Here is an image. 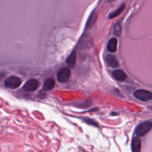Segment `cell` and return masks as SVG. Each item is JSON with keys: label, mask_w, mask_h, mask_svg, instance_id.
<instances>
[{"label": "cell", "mask_w": 152, "mask_h": 152, "mask_svg": "<svg viewBox=\"0 0 152 152\" xmlns=\"http://www.w3.org/2000/svg\"><path fill=\"white\" fill-rule=\"evenodd\" d=\"M152 123L151 121H145L137 125L135 129V133L139 137H142L147 134L151 129Z\"/></svg>", "instance_id": "cell-1"}, {"label": "cell", "mask_w": 152, "mask_h": 152, "mask_svg": "<svg viewBox=\"0 0 152 152\" xmlns=\"http://www.w3.org/2000/svg\"><path fill=\"white\" fill-rule=\"evenodd\" d=\"M134 96L137 99L143 102H148L152 99V94L150 91L144 90H136Z\"/></svg>", "instance_id": "cell-2"}, {"label": "cell", "mask_w": 152, "mask_h": 152, "mask_svg": "<svg viewBox=\"0 0 152 152\" xmlns=\"http://www.w3.org/2000/svg\"><path fill=\"white\" fill-rule=\"evenodd\" d=\"M71 74V70L68 67H64L59 69L57 74V80L60 83H65L66 82Z\"/></svg>", "instance_id": "cell-3"}, {"label": "cell", "mask_w": 152, "mask_h": 152, "mask_svg": "<svg viewBox=\"0 0 152 152\" xmlns=\"http://www.w3.org/2000/svg\"><path fill=\"white\" fill-rule=\"evenodd\" d=\"M21 83L20 79L16 76H10L5 81V86L9 88L14 89L18 87Z\"/></svg>", "instance_id": "cell-4"}, {"label": "cell", "mask_w": 152, "mask_h": 152, "mask_svg": "<svg viewBox=\"0 0 152 152\" xmlns=\"http://www.w3.org/2000/svg\"><path fill=\"white\" fill-rule=\"evenodd\" d=\"M38 81L36 80L30 79L24 84L23 89L27 91H32L36 90L38 87Z\"/></svg>", "instance_id": "cell-5"}, {"label": "cell", "mask_w": 152, "mask_h": 152, "mask_svg": "<svg viewBox=\"0 0 152 152\" xmlns=\"http://www.w3.org/2000/svg\"><path fill=\"white\" fill-rule=\"evenodd\" d=\"M132 152H140L141 140L138 137H134L131 142Z\"/></svg>", "instance_id": "cell-6"}, {"label": "cell", "mask_w": 152, "mask_h": 152, "mask_svg": "<svg viewBox=\"0 0 152 152\" xmlns=\"http://www.w3.org/2000/svg\"><path fill=\"white\" fill-rule=\"evenodd\" d=\"M106 61L107 64L112 68H116L118 66V62L116 58L112 55H107L106 56Z\"/></svg>", "instance_id": "cell-7"}, {"label": "cell", "mask_w": 152, "mask_h": 152, "mask_svg": "<svg viewBox=\"0 0 152 152\" xmlns=\"http://www.w3.org/2000/svg\"><path fill=\"white\" fill-rule=\"evenodd\" d=\"M112 75L113 77L118 81H124L126 78V75L125 73L120 69L114 70L112 72Z\"/></svg>", "instance_id": "cell-8"}, {"label": "cell", "mask_w": 152, "mask_h": 152, "mask_svg": "<svg viewBox=\"0 0 152 152\" xmlns=\"http://www.w3.org/2000/svg\"><path fill=\"white\" fill-rule=\"evenodd\" d=\"M117 43H118V40L116 38L110 39L107 45V48L108 50L111 52H115L117 48Z\"/></svg>", "instance_id": "cell-9"}, {"label": "cell", "mask_w": 152, "mask_h": 152, "mask_svg": "<svg viewBox=\"0 0 152 152\" xmlns=\"http://www.w3.org/2000/svg\"><path fill=\"white\" fill-rule=\"evenodd\" d=\"M68 65L71 68H73L75 66L76 61V53L75 50H73L72 53L69 55L66 60Z\"/></svg>", "instance_id": "cell-10"}, {"label": "cell", "mask_w": 152, "mask_h": 152, "mask_svg": "<svg viewBox=\"0 0 152 152\" xmlns=\"http://www.w3.org/2000/svg\"><path fill=\"white\" fill-rule=\"evenodd\" d=\"M55 86V81L52 78L46 79L43 83V88L45 90H52Z\"/></svg>", "instance_id": "cell-11"}, {"label": "cell", "mask_w": 152, "mask_h": 152, "mask_svg": "<svg viewBox=\"0 0 152 152\" xmlns=\"http://www.w3.org/2000/svg\"><path fill=\"white\" fill-rule=\"evenodd\" d=\"M125 8V5L124 4H122L119 7V8H118L115 11L113 12L112 13H111V14L109 15V18L110 19H112V18H114V17H117L118 15H119L120 14H121V13L124 11Z\"/></svg>", "instance_id": "cell-12"}, {"label": "cell", "mask_w": 152, "mask_h": 152, "mask_svg": "<svg viewBox=\"0 0 152 152\" xmlns=\"http://www.w3.org/2000/svg\"><path fill=\"white\" fill-rule=\"evenodd\" d=\"M121 31H122V27L120 24H116L113 28V33L115 34V35H116V36H119L121 35Z\"/></svg>", "instance_id": "cell-13"}, {"label": "cell", "mask_w": 152, "mask_h": 152, "mask_svg": "<svg viewBox=\"0 0 152 152\" xmlns=\"http://www.w3.org/2000/svg\"><path fill=\"white\" fill-rule=\"evenodd\" d=\"M82 119L83 120V121H84L85 122H86L87 124H88L89 125H93L94 126L98 127V124L94 120H93V119H91L90 118H82Z\"/></svg>", "instance_id": "cell-14"}, {"label": "cell", "mask_w": 152, "mask_h": 152, "mask_svg": "<svg viewBox=\"0 0 152 152\" xmlns=\"http://www.w3.org/2000/svg\"><path fill=\"white\" fill-rule=\"evenodd\" d=\"M118 113H116V112H112V113H111L112 115H118Z\"/></svg>", "instance_id": "cell-15"}, {"label": "cell", "mask_w": 152, "mask_h": 152, "mask_svg": "<svg viewBox=\"0 0 152 152\" xmlns=\"http://www.w3.org/2000/svg\"><path fill=\"white\" fill-rule=\"evenodd\" d=\"M113 1H115V0H106V1H107V2H112Z\"/></svg>", "instance_id": "cell-16"}]
</instances>
